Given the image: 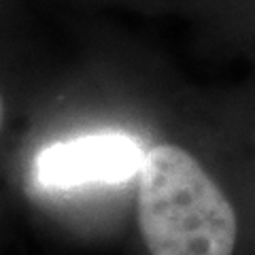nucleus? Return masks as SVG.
Here are the masks:
<instances>
[{
  "label": "nucleus",
  "instance_id": "obj_1",
  "mask_svg": "<svg viewBox=\"0 0 255 255\" xmlns=\"http://www.w3.org/2000/svg\"><path fill=\"white\" fill-rule=\"evenodd\" d=\"M138 228L151 255H232L236 213L200 162L177 145L145 153Z\"/></svg>",
  "mask_w": 255,
  "mask_h": 255
},
{
  "label": "nucleus",
  "instance_id": "obj_2",
  "mask_svg": "<svg viewBox=\"0 0 255 255\" xmlns=\"http://www.w3.org/2000/svg\"><path fill=\"white\" fill-rule=\"evenodd\" d=\"M145 155L138 142L119 132L55 142L36 159V179L49 189H73L90 183H122L140 174Z\"/></svg>",
  "mask_w": 255,
  "mask_h": 255
},
{
  "label": "nucleus",
  "instance_id": "obj_3",
  "mask_svg": "<svg viewBox=\"0 0 255 255\" xmlns=\"http://www.w3.org/2000/svg\"><path fill=\"white\" fill-rule=\"evenodd\" d=\"M4 122V100H2V94H0V128H2Z\"/></svg>",
  "mask_w": 255,
  "mask_h": 255
}]
</instances>
